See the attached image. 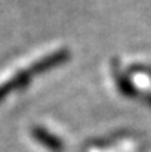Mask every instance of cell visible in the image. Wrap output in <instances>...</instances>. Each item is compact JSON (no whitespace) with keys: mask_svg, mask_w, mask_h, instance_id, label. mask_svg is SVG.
I'll use <instances>...</instances> for the list:
<instances>
[{"mask_svg":"<svg viewBox=\"0 0 151 152\" xmlns=\"http://www.w3.org/2000/svg\"><path fill=\"white\" fill-rule=\"evenodd\" d=\"M71 58V52L70 49L64 48V49H59V50L49 53L40 59H37L34 64H31L27 69L31 72V75H39V74H43V72H48L53 68H58L64 64H67Z\"/></svg>","mask_w":151,"mask_h":152,"instance_id":"6da1fadb","label":"cell"},{"mask_svg":"<svg viewBox=\"0 0 151 152\" xmlns=\"http://www.w3.org/2000/svg\"><path fill=\"white\" fill-rule=\"evenodd\" d=\"M31 136L33 139L42 145L43 148H46L50 152H62L64 151V142L53 133H50L48 129L42 127V126H36L31 129Z\"/></svg>","mask_w":151,"mask_h":152,"instance_id":"7a4b0ae2","label":"cell"},{"mask_svg":"<svg viewBox=\"0 0 151 152\" xmlns=\"http://www.w3.org/2000/svg\"><path fill=\"white\" fill-rule=\"evenodd\" d=\"M113 75H114V81H116V86H117V89H119V92L123 95V96H126V98H132V99H135V98H138V96H141V92L133 86V83L129 80V77L119 68V64H117V61H114V66H113Z\"/></svg>","mask_w":151,"mask_h":152,"instance_id":"3957f363","label":"cell"},{"mask_svg":"<svg viewBox=\"0 0 151 152\" xmlns=\"http://www.w3.org/2000/svg\"><path fill=\"white\" fill-rule=\"evenodd\" d=\"M12 83H13V87H15V90L18 92V90H22V89H25L30 83H31V80H33V75H31V72L25 68V69H21L19 72H16L12 78Z\"/></svg>","mask_w":151,"mask_h":152,"instance_id":"277c9868","label":"cell"},{"mask_svg":"<svg viewBox=\"0 0 151 152\" xmlns=\"http://www.w3.org/2000/svg\"><path fill=\"white\" fill-rule=\"evenodd\" d=\"M129 72L130 74H139V75H144L147 78L151 80V65H145V64H135L129 68Z\"/></svg>","mask_w":151,"mask_h":152,"instance_id":"5b68a950","label":"cell"},{"mask_svg":"<svg viewBox=\"0 0 151 152\" xmlns=\"http://www.w3.org/2000/svg\"><path fill=\"white\" fill-rule=\"evenodd\" d=\"M12 92H15V87H13L12 80H7L6 83H1L0 84V102L4 101Z\"/></svg>","mask_w":151,"mask_h":152,"instance_id":"8992f818","label":"cell"},{"mask_svg":"<svg viewBox=\"0 0 151 152\" xmlns=\"http://www.w3.org/2000/svg\"><path fill=\"white\" fill-rule=\"evenodd\" d=\"M141 96L144 98L145 103H147V105L151 108V92H144V93H141Z\"/></svg>","mask_w":151,"mask_h":152,"instance_id":"52a82bcc","label":"cell"}]
</instances>
